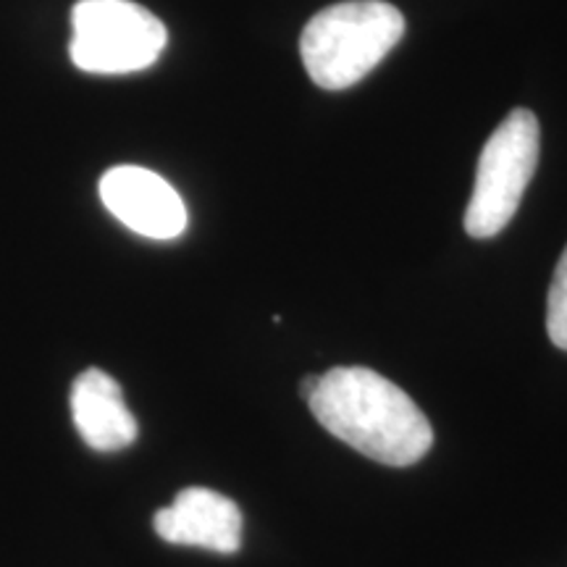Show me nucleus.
<instances>
[{
    "instance_id": "f257e3e1",
    "label": "nucleus",
    "mask_w": 567,
    "mask_h": 567,
    "mask_svg": "<svg viewBox=\"0 0 567 567\" xmlns=\"http://www.w3.org/2000/svg\"><path fill=\"white\" fill-rule=\"evenodd\" d=\"M308 405L329 434L375 463L413 465L434 444V431L423 410L371 368H334L318 375Z\"/></svg>"
},
{
    "instance_id": "f03ea898",
    "label": "nucleus",
    "mask_w": 567,
    "mask_h": 567,
    "mask_svg": "<svg viewBox=\"0 0 567 567\" xmlns=\"http://www.w3.org/2000/svg\"><path fill=\"white\" fill-rule=\"evenodd\" d=\"M405 34V17L384 0H347L316 13L300 38L305 71L318 87L344 90L386 59Z\"/></svg>"
},
{
    "instance_id": "7ed1b4c3",
    "label": "nucleus",
    "mask_w": 567,
    "mask_h": 567,
    "mask_svg": "<svg viewBox=\"0 0 567 567\" xmlns=\"http://www.w3.org/2000/svg\"><path fill=\"white\" fill-rule=\"evenodd\" d=\"M71 30V61L87 74L142 71L158 61L168 42L163 21L132 0H80Z\"/></svg>"
},
{
    "instance_id": "20e7f679",
    "label": "nucleus",
    "mask_w": 567,
    "mask_h": 567,
    "mask_svg": "<svg viewBox=\"0 0 567 567\" xmlns=\"http://www.w3.org/2000/svg\"><path fill=\"white\" fill-rule=\"evenodd\" d=\"M538 137V118L528 109H517L486 140L465 210V231L471 237H496L513 221L536 174Z\"/></svg>"
},
{
    "instance_id": "39448f33",
    "label": "nucleus",
    "mask_w": 567,
    "mask_h": 567,
    "mask_svg": "<svg viewBox=\"0 0 567 567\" xmlns=\"http://www.w3.org/2000/svg\"><path fill=\"white\" fill-rule=\"evenodd\" d=\"M101 200L126 229L151 239H174L187 229V208L163 176L140 166H116L101 179Z\"/></svg>"
},
{
    "instance_id": "423d86ee",
    "label": "nucleus",
    "mask_w": 567,
    "mask_h": 567,
    "mask_svg": "<svg viewBox=\"0 0 567 567\" xmlns=\"http://www.w3.org/2000/svg\"><path fill=\"white\" fill-rule=\"evenodd\" d=\"M155 534L168 544L203 547L218 555H234L243 547V513L229 496L193 486L176 494L168 507L153 517Z\"/></svg>"
},
{
    "instance_id": "0eeeda50",
    "label": "nucleus",
    "mask_w": 567,
    "mask_h": 567,
    "mask_svg": "<svg viewBox=\"0 0 567 567\" xmlns=\"http://www.w3.org/2000/svg\"><path fill=\"white\" fill-rule=\"evenodd\" d=\"M71 415L84 444L95 452L126 450L137 439V421L126 408L122 386L97 368L76 375L71 386Z\"/></svg>"
},
{
    "instance_id": "6e6552de",
    "label": "nucleus",
    "mask_w": 567,
    "mask_h": 567,
    "mask_svg": "<svg viewBox=\"0 0 567 567\" xmlns=\"http://www.w3.org/2000/svg\"><path fill=\"white\" fill-rule=\"evenodd\" d=\"M547 331L551 344L567 352V247L555 268L547 297Z\"/></svg>"
},
{
    "instance_id": "1a4fd4ad",
    "label": "nucleus",
    "mask_w": 567,
    "mask_h": 567,
    "mask_svg": "<svg viewBox=\"0 0 567 567\" xmlns=\"http://www.w3.org/2000/svg\"><path fill=\"white\" fill-rule=\"evenodd\" d=\"M316 386H318V375H305L302 386H300V392H302L305 400H308V396L316 392Z\"/></svg>"
}]
</instances>
